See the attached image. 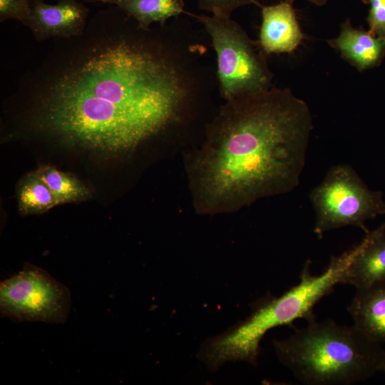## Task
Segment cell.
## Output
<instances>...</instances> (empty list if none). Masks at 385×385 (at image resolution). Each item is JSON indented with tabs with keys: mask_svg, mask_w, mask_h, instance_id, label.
<instances>
[{
	"mask_svg": "<svg viewBox=\"0 0 385 385\" xmlns=\"http://www.w3.org/2000/svg\"><path fill=\"white\" fill-rule=\"evenodd\" d=\"M89 17L81 35L56 38L19 78L8 101L24 130L90 151H134L179 123L194 87L158 31L114 4Z\"/></svg>",
	"mask_w": 385,
	"mask_h": 385,
	"instance_id": "6da1fadb",
	"label": "cell"
},
{
	"mask_svg": "<svg viewBox=\"0 0 385 385\" xmlns=\"http://www.w3.org/2000/svg\"><path fill=\"white\" fill-rule=\"evenodd\" d=\"M313 128L308 105L288 88L225 101L207 125L202 145L185 159L195 210L233 212L292 192Z\"/></svg>",
	"mask_w": 385,
	"mask_h": 385,
	"instance_id": "7a4b0ae2",
	"label": "cell"
},
{
	"mask_svg": "<svg viewBox=\"0 0 385 385\" xmlns=\"http://www.w3.org/2000/svg\"><path fill=\"white\" fill-rule=\"evenodd\" d=\"M361 241L351 250L332 257L319 275H312L310 261L306 262L299 284L279 297H265L257 301L252 312L223 333L210 337L201 345L197 356L210 371L228 361H244L257 364L260 342L270 329L290 325L297 319H314L313 308L334 287L342 282L351 262L361 250Z\"/></svg>",
	"mask_w": 385,
	"mask_h": 385,
	"instance_id": "3957f363",
	"label": "cell"
},
{
	"mask_svg": "<svg viewBox=\"0 0 385 385\" xmlns=\"http://www.w3.org/2000/svg\"><path fill=\"white\" fill-rule=\"evenodd\" d=\"M279 361L307 385L350 384L385 367V350L354 325L308 321L288 338L272 342Z\"/></svg>",
	"mask_w": 385,
	"mask_h": 385,
	"instance_id": "277c9868",
	"label": "cell"
},
{
	"mask_svg": "<svg viewBox=\"0 0 385 385\" xmlns=\"http://www.w3.org/2000/svg\"><path fill=\"white\" fill-rule=\"evenodd\" d=\"M195 16L211 38L217 55L220 93L225 101L260 94L272 87L273 74L267 55L231 16Z\"/></svg>",
	"mask_w": 385,
	"mask_h": 385,
	"instance_id": "5b68a950",
	"label": "cell"
},
{
	"mask_svg": "<svg viewBox=\"0 0 385 385\" xmlns=\"http://www.w3.org/2000/svg\"><path fill=\"white\" fill-rule=\"evenodd\" d=\"M315 212L314 232L319 238L327 231L354 226L365 234V222L385 214L380 191L370 190L356 171L346 164L333 166L310 193Z\"/></svg>",
	"mask_w": 385,
	"mask_h": 385,
	"instance_id": "8992f818",
	"label": "cell"
},
{
	"mask_svg": "<svg viewBox=\"0 0 385 385\" xmlns=\"http://www.w3.org/2000/svg\"><path fill=\"white\" fill-rule=\"evenodd\" d=\"M71 303L70 291L65 285L28 263L0 284L1 313L16 321L63 323Z\"/></svg>",
	"mask_w": 385,
	"mask_h": 385,
	"instance_id": "52a82bcc",
	"label": "cell"
},
{
	"mask_svg": "<svg viewBox=\"0 0 385 385\" xmlns=\"http://www.w3.org/2000/svg\"><path fill=\"white\" fill-rule=\"evenodd\" d=\"M89 19V9L81 0H58L51 4L44 0H30L24 24L36 40L68 38L83 34Z\"/></svg>",
	"mask_w": 385,
	"mask_h": 385,
	"instance_id": "ba28073f",
	"label": "cell"
},
{
	"mask_svg": "<svg viewBox=\"0 0 385 385\" xmlns=\"http://www.w3.org/2000/svg\"><path fill=\"white\" fill-rule=\"evenodd\" d=\"M261 8L262 23L257 41L266 55L292 53L304 36L292 4L286 1Z\"/></svg>",
	"mask_w": 385,
	"mask_h": 385,
	"instance_id": "9c48e42d",
	"label": "cell"
},
{
	"mask_svg": "<svg viewBox=\"0 0 385 385\" xmlns=\"http://www.w3.org/2000/svg\"><path fill=\"white\" fill-rule=\"evenodd\" d=\"M327 43L360 72L379 66L385 56V37L354 27L349 19L341 24L337 37Z\"/></svg>",
	"mask_w": 385,
	"mask_h": 385,
	"instance_id": "30bf717a",
	"label": "cell"
},
{
	"mask_svg": "<svg viewBox=\"0 0 385 385\" xmlns=\"http://www.w3.org/2000/svg\"><path fill=\"white\" fill-rule=\"evenodd\" d=\"M381 280H385V222L366 233L363 246L347 268L342 283L359 289Z\"/></svg>",
	"mask_w": 385,
	"mask_h": 385,
	"instance_id": "8fae6325",
	"label": "cell"
},
{
	"mask_svg": "<svg viewBox=\"0 0 385 385\" xmlns=\"http://www.w3.org/2000/svg\"><path fill=\"white\" fill-rule=\"evenodd\" d=\"M347 310L353 325L375 342H385V280L356 289Z\"/></svg>",
	"mask_w": 385,
	"mask_h": 385,
	"instance_id": "7c38bea8",
	"label": "cell"
},
{
	"mask_svg": "<svg viewBox=\"0 0 385 385\" xmlns=\"http://www.w3.org/2000/svg\"><path fill=\"white\" fill-rule=\"evenodd\" d=\"M108 4L118 6L143 29L155 23L163 26L185 12L183 0H112Z\"/></svg>",
	"mask_w": 385,
	"mask_h": 385,
	"instance_id": "4fadbf2b",
	"label": "cell"
},
{
	"mask_svg": "<svg viewBox=\"0 0 385 385\" xmlns=\"http://www.w3.org/2000/svg\"><path fill=\"white\" fill-rule=\"evenodd\" d=\"M34 172L48 186L57 205L84 200L91 196L88 187L71 173L51 165L41 166Z\"/></svg>",
	"mask_w": 385,
	"mask_h": 385,
	"instance_id": "5bb4252c",
	"label": "cell"
},
{
	"mask_svg": "<svg viewBox=\"0 0 385 385\" xmlns=\"http://www.w3.org/2000/svg\"><path fill=\"white\" fill-rule=\"evenodd\" d=\"M17 198L19 209L24 215L45 212L58 205L48 186L35 172L21 179L18 185Z\"/></svg>",
	"mask_w": 385,
	"mask_h": 385,
	"instance_id": "9a60e30c",
	"label": "cell"
},
{
	"mask_svg": "<svg viewBox=\"0 0 385 385\" xmlns=\"http://www.w3.org/2000/svg\"><path fill=\"white\" fill-rule=\"evenodd\" d=\"M199 9L213 14L231 16L240 7L254 4L261 7L257 0H197Z\"/></svg>",
	"mask_w": 385,
	"mask_h": 385,
	"instance_id": "2e32d148",
	"label": "cell"
},
{
	"mask_svg": "<svg viewBox=\"0 0 385 385\" xmlns=\"http://www.w3.org/2000/svg\"><path fill=\"white\" fill-rule=\"evenodd\" d=\"M369 5L366 21L369 31L376 36L385 37V0H362Z\"/></svg>",
	"mask_w": 385,
	"mask_h": 385,
	"instance_id": "e0dca14e",
	"label": "cell"
},
{
	"mask_svg": "<svg viewBox=\"0 0 385 385\" xmlns=\"http://www.w3.org/2000/svg\"><path fill=\"white\" fill-rule=\"evenodd\" d=\"M30 0H0V22L16 19L23 24L28 16Z\"/></svg>",
	"mask_w": 385,
	"mask_h": 385,
	"instance_id": "ac0fdd59",
	"label": "cell"
},
{
	"mask_svg": "<svg viewBox=\"0 0 385 385\" xmlns=\"http://www.w3.org/2000/svg\"><path fill=\"white\" fill-rule=\"evenodd\" d=\"M284 1L293 4V3L296 0H284ZM307 1H309L312 4H315L316 6H321L326 4L329 0H307Z\"/></svg>",
	"mask_w": 385,
	"mask_h": 385,
	"instance_id": "d6986e66",
	"label": "cell"
},
{
	"mask_svg": "<svg viewBox=\"0 0 385 385\" xmlns=\"http://www.w3.org/2000/svg\"><path fill=\"white\" fill-rule=\"evenodd\" d=\"M84 3H103V4H108L109 1L112 0H81Z\"/></svg>",
	"mask_w": 385,
	"mask_h": 385,
	"instance_id": "ffe728a7",
	"label": "cell"
},
{
	"mask_svg": "<svg viewBox=\"0 0 385 385\" xmlns=\"http://www.w3.org/2000/svg\"><path fill=\"white\" fill-rule=\"evenodd\" d=\"M384 371L385 372V367H384Z\"/></svg>",
	"mask_w": 385,
	"mask_h": 385,
	"instance_id": "44dd1931",
	"label": "cell"
}]
</instances>
